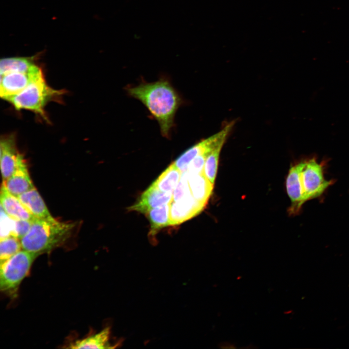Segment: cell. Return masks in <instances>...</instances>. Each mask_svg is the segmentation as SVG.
Instances as JSON below:
<instances>
[{
  "label": "cell",
  "instance_id": "1",
  "mask_svg": "<svg viewBox=\"0 0 349 349\" xmlns=\"http://www.w3.org/2000/svg\"><path fill=\"white\" fill-rule=\"evenodd\" d=\"M328 160L318 161L316 155L303 157L289 168L286 181L287 194L291 201L288 212L298 214L309 200L321 197L335 182L325 176Z\"/></svg>",
  "mask_w": 349,
  "mask_h": 349
},
{
  "label": "cell",
  "instance_id": "2",
  "mask_svg": "<svg viewBox=\"0 0 349 349\" xmlns=\"http://www.w3.org/2000/svg\"><path fill=\"white\" fill-rule=\"evenodd\" d=\"M129 95L141 101L158 122L162 135L170 136L174 116L182 99L165 79L150 83L142 82L127 89Z\"/></svg>",
  "mask_w": 349,
  "mask_h": 349
},
{
  "label": "cell",
  "instance_id": "3",
  "mask_svg": "<svg viewBox=\"0 0 349 349\" xmlns=\"http://www.w3.org/2000/svg\"><path fill=\"white\" fill-rule=\"evenodd\" d=\"M75 225L62 222L53 217L35 218L29 232L20 239L22 249L41 254L63 242L70 236Z\"/></svg>",
  "mask_w": 349,
  "mask_h": 349
},
{
  "label": "cell",
  "instance_id": "4",
  "mask_svg": "<svg viewBox=\"0 0 349 349\" xmlns=\"http://www.w3.org/2000/svg\"><path fill=\"white\" fill-rule=\"evenodd\" d=\"M64 93L63 90H56L48 85L43 75L32 81L21 92L6 100L16 110L31 111L48 122L45 106L51 101L58 100Z\"/></svg>",
  "mask_w": 349,
  "mask_h": 349
},
{
  "label": "cell",
  "instance_id": "5",
  "mask_svg": "<svg viewBox=\"0 0 349 349\" xmlns=\"http://www.w3.org/2000/svg\"><path fill=\"white\" fill-rule=\"evenodd\" d=\"M40 254L22 249L12 257L0 263L1 291L14 295L30 272L33 262Z\"/></svg>",
  "mask_w": 349,
  "mask_h": 349
},
{
  "label": "cell",
  "instance_id": "6",
  "mask_svg": "<svg viewBox=\"0 0 349 349\" xmlns=\"http://www.w3.org/2000/svg\"><path fill=\"white\" fill-rule=\"evenodd\" d=\"M234 125L235 121L228 123L218 132L188 149L173 163L182 173L186 171L189 164L196 157L210 152L221 141L226 140Z\"/></svg>",
  "mask_w": 349,
  "mask_h": 349
},
{
  "label": "cell",
  "instance_id": "7",
  "mask_svg": "<svg viewBox=\"0 0 349 349\" xmlns=\"http://www.w3.org/2000/svg\"><path fill=\"white\" fill-rule=\"evenodd\" d=\"M37 64L28 72H11L0 75V95L6 100L23 90L32 81L43 75Z\"/></svg>",
  "mask_w": 349,
  "mask_h": 349
},
{
  "label": "cell",
  "instance_id": "8",
  "mask_svg": "<svg viewBox=\"0 0 349 349\" xmlns=\"http://www.w3.org/2000/svg\"><path fill=\"white\" fill-rule=\"evenodd\" d=\"M13 134L1 136L0 142V169L3 180L9 178L25 159L17 150Z\"/></svg>",
  "mask_w": 349,
  "mask_h": 349
},
{
  "label": "cell",
  "instance_id": "9",
  "mask_svg": "<svg viewBox=\"0 0 349 349\" xmlns=\"http://www.w3.org/2000/svg\"><path fill=\"white\" fill-rule=\"evenodd\" d=\"M205 205L197 201L191 194L170 204V225L179 224L199 213Z\"/></svg>",
  "mask_w": 349,
  "mask_h": 349
},
{
  "label": "cell",
  "instance_id": "10",
  "mask_svg": "<svg viewBox=\"0 0 349 349\" xmlns=\"http://www.w3.org/2000/svg\"><path fill=\"white\" fill-rule=\"evenodd\" d=\"M173 201L172 192H163L152 184L141 195L129 210L146 214L149 210Z\"/></svg>",
  "mask_w": 349,
  "mask_h": 349
},
{
  "label": "cell",
  "instance_id": "11",
  "mask_svg": "<svg viewBox=\"0 0 349 349\" xmlns=\"http://www.w3.org/2000/svg\"><path fill=\"white\" fill-rule=\"evenodd\" d=\"M2 184L12 194L17 197L34 188L25 160L22 161L13 174Z\"/></svg>",
  "mask_w": 349,
  "mask_h": 349
},
{
  "label": "cell",
  "instance_id": "12",
  "mask_svg": "<svg viewBox=\"0 0 349 349\" xmlns=\"http://www.w3.org/2000/svg\"><path fill=\"white\" fill-rule=\"evenodd\" d=\"M1 208L15 220L33 221L35 217L29 211L18 198L10 193L2 184L0 190Z\"/></svg>",
  "mask_w": 349,
  "mask_h": 349
},
{
  "label": "cell",
  "instance_id": "13",
  "mask_svg": "<svg viewBox=\"0 0 349 349\" xmlns=\"http://www.w3.org/2000/svg\"><path fill=\"white\" fill-rule=\"evenodd\" d=\"M17 197L35 218L46 219L52 217L35 187L21 194Z\"/></svg>",
  "mask_w": 349,
  "mask_h": 349
},
{
  "label": "cell",
  "instance_id": "14",
  "mask_svg": "<svg viewBox=\"0 0 349 349\" xmlns=\"http://www.w3.org/2000/svg\"><path fill=\"white\" fill-rule=\"evenodd\" d=\"M188 183L192 196L200 203L206 205L213 188V185L207 179L203 172L189 174L186 172Z\"/></svg>",
  "mask_w": 349,
  "mask_h": 349
},
{
  "label": "cell",
  "instance_id": "15",
  "mask_svg": "<svg viewBox=\"0 0 349 349\" xmlns=\"http://www.w3.org/2000/svg\"><path fill=\"white\" fill-rule=\"evenodd\" d=\"M111 330L106 327L99 333L79 340L71 344V349H110L115 348L109 343Z\"/></svg>",
  "mask_w": 349,
  "mask_h": 349
},
{
  "label": "cell",
  "instance_id": "16",
  "mask_svg": "<svg viewBox=\"0 0 349 349\" xmlns=\"http://www.w3.org/2000/svg\"><path fill=\"white\" fill-rule=\"evenodd\" d=\"M36 56L31 57H11L1 59L0 74L11 72H28L36 64Z\"/></svg>",
  "mask_w": 349,
  "mask_h": 349
},
{
  "label": "cell",
  "instance_id": "17",
  "mask_svg": "<svg viewBox=\"0 0 349 349\" xmlns=\"http://www.w3.org/2000/svg\"><path fill=\"white\" fill-rule=\"evenodd\" d=\"M170 204L154 208L145 214L151 225V238L154 237L159 229L170 225Z\"/></svg>",
  "mask_w": 349,
  "mask_h": 349
},
{
  "label": "cell",
  "instance_id": "18",
  "mask_svg": "<svg viewBox=\"0 0 349 349\" xmlns=\"http://www.w3.org/2000/svg\"><path fill=\"white\" fill-rule=\"evenodd\" d=\"M182 173L174 163L170 165L152 183L163 192H172L179 182Z\"/></svg>",
  "mask_w": 349,
  "mask_h": 349
},
{
  "label": "cell",
  "instance_id": "19",
  "mask_svg": "<svg viewBox=\"0 0 349 349\" xmlns=\"http://www.w3.org/2000/svg\"><path fill=\"white\" fill-rule=\"evenodd\" d=\"M225 141H221L211 150L205 162L203 173L213 185L216 177L220 154Z\"/></svg>",
  "mask_w": 349,
  "mask_h": 349
},
{
  "label": "cell",
  "instance_id": "20",
  "mask_svg": "<svg viewBox=\"0 0 349 349\" xmlns=\"http://www.w3.org/2000/svg\"><path fill=\"white\" fill-rule=\"evenodd\" d=\"M20 239L13 235L0 238V260L2 263L21 250Z\"/></svg>",
  "mask_w": 349,
  "mask_h": 349
},
{
  "label": "cell",
  "instance_id": "21",
  "mask_svg": "<svg viewBox=\"0 0 349 349\" xmlns=\"http://www.w3.org/2000/svg\"><path fill=\"white\" fill-rule=\"evenodd\" d=\"M191 194L188 178L185 173H182L181 178L173 193V201H177Z\"/></svg>",
  "mask_w": 349,
  "mask_h": 349
},
{
  "label": "cell",
  "instance_id": "22",
  "mask_svg": "<svg viewBox=\"0 0 349 349\" xmlns=\"http://www.w3.org/2000/svg\"><path fill=\"white\" fill-rule=\"evenodd\" d=\"M209 152H206L196 157L189 164L185 172L189 174L203 172L206 158Z\"/></svg>",
  "mask_w": 349,
  "mask_h": 349
},
{
  "label": "cell",
  "instance_id": "23",
  "mask_svg": "<svg viewBox=\"0 0 349 349\" xmlns=\"http://www.w3.org/2000/svg\"><path fill=\"white\" fill-rule=\"evenodd\" d=\"M32 222V221L14 219V229L13 236L20 239L29 232Z\"/></svg>",
  "mask_w": 349,
  "mask_h": 349
},
{
  "label": "cell",
  "instance_id": "24",
  "mask_svg": "<svg viewBox=\"0 0 349 349\" xmlns=\"http://www.w3.org/2000/svg\"><path fill=\"white\" fill-rule=\"evenodd\" d=\"M220 348L222 349H234L235 347L233 344L229 343H223L220 345Z\"/></svg>",
  "mask_w": 349,
  "mask_h": 349
}]
</instances>
